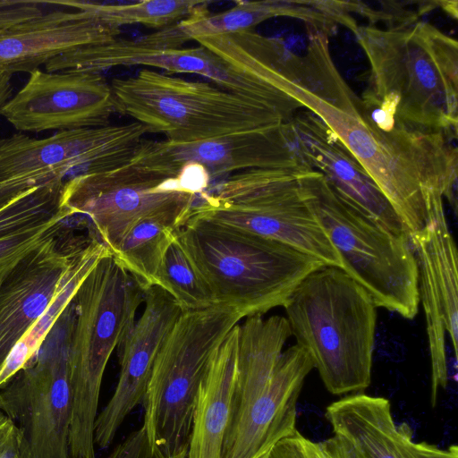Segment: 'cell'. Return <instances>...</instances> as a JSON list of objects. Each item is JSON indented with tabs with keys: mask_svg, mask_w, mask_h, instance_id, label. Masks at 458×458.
I'll list each match as a JSON object with an SVG mask.
<instances>
[{
	"mask_svg": "<svg viewBox=\"0 0 458 458\" xmlns=\"http://www.w3.org/2000/svg\"><path fill=\"white\" fill-rule=\"evenodd\" d=\"M276 84L316 115L375 182L411 236L421 231L435 205L446 199L457 209L456 138L398 123L383 129L335 66L328 35L309 30L303 56L279 67Z\"/></svg>",
	"mask_w": 458,
	"mask_h": 458,
	"instance_id": "6da1fadb",
	"label": "cell"
},
{
	"mask_svg": "<svg viewBox=\"0 0 458 458\" xmlns=\"http://www.w3.org/2000/svg\"><path fill=\"white\" fill-rule=\"evenodd\" d=\"M369 66L361 100L411 128L457 138L458 44L427 21L352 32Z\"/></svg>",
	"mask_w": 458,
	"mask_h": 458,
	"instance_id": "7a4b0ae2",
	"label": "cell"
},
{
	"mask_svg": "<svg viewBox=\"0 0 458 458\" xmlns=\"http://www.w3.org/2000/svg\"><path fill=\"white\" fill-rule=\"evenodd\" d=\"M296 344L310 354L332 394L360 393L371 382L377 305L343 269L309 274L284 303Z\"/></svg>",
	"mask_w": 458,
	"mask_h": 458,
	"instance_id": "3957f363",
	"label": "cell"
},
{
	"mask_svg": "<svg viewBox=\"0 0 458 458\" xmlns=\"http://www.w3.org/2000/svg\"><path fill=\"white\" fill-rule=\"evenodd\" d=\"M143 301L144 288L111 253L98 261L75 293L69 340L72 458H96L94 426L104 372Z\"/></svg>",
	"mask_w": 458,
	"mask_h": 458,
	"instance_id": "277c9868",
	"label": "cell"
},
{
	"mask_svg": "<svg viewBox=\"0 0 458 458\" xmlns=\"http://www.w3.org/2000/svg\"><path fill=\"white\" fill-rule=\"evenodd\" d=\"M111 88L118 113L174 142L281 129L304 109L297 100L261 101L148 69L114 79Z\"/></svg>",
	"mask_w": 458,
	"mask_h": 458,
	"instance_id": "5b68a950",
	"label": "cell"
},
{
	"mask_svg": "<svg viewBox=\"0 0 458 458\" xmlns=\"http://www.w3.org/2000/svg\"><path fill=\"white\" fill-rule=\"evenodd\" d=\"M176 235L216 305L244 318L283 306L311 272L326 266L282 242L188 217Z\"/></svg>",
	"mask_w": 458,
	"mask_h": 458,
	"instance_id": "8992f818",
	"label": "cell"
},
{
	"mask_svg": "<svg viewBox=\"0 0 458 458\" xmlns=\"http://www.w3.org/2000/svg\"><path fill=\"white\" fill-rule=\"evenodd\" d=\"M198 47L156 48L141 38L119 37L102 45L84 47L56 56L45 64L47 72H99L117 66L145 65L168 72L193 73L219 88L243 97L285 104L296 99L276 85L274 61L268 49L246 34L196 38Z\"/></svg>",
	"mask_w": 458,
	"mask_h": 458,
	"instance_id": "52a82bcc",
	"label": "cell"
},
{
	"mask_svg": "<svg viewBox=\"0 0 458 458\" xmlns=\"http://www.w3.org/2000/svg\"><path fill=\"white\" fill-rule=\"evenodd\" d=\"M244 318L214 305L182 311L157 354L142 399L143 423L157 458H187L199 383L230 331Z\"/></svg>",
	"mask_w": 458,
	"mask_h": 458,
	"instance_id": "ba28073f",
	"label": "cell"
},
{
	"mask_svg": "<svg viewBox=\"0 0 458 458\" xmlns=\"http://www.w3.org/2000/svg\"><path fill=\"white\" fill-rule=\"evenodd\" d=\"M298 177L302 196L340 257L343 270L370 294L377 307L413 318L420 297L410 239L392 233L351 208L321 173L301 168Z\"/></svg>",
	"mask_w": 458,
	"mask_h": 458,
	"instance_id": "9c48e42d",
	"label": "cell"
},
{
	"mask_svg": "<svg viewBox=\"0 0 458 458\" xmlns=\"http://www.w3.org/2000/svg\"><path fill=\"white\" fill-rule=\"evenodd\" d=\"M298 169L254 168L196 195L188 217L274 240L343 269L301 190ZM187 217V218H188Z\"/></svg>",
	"mask_w": 458,
	"mask_h": 458,
	"instance_id": "30bf717a",
	"label": "cell"
},
{
	"mask_svg": "<svg viewBox=\"0 0 458 458\" xmlns=\"http://www.w3.org/2000/svg\"><path fill=\"white\" fill-rule=\"evenodd\" d=\"M72 302L36 356L1 390L0 411L18 430L17 458H72L69 340Z\"/></svg>",
	"mask_w": 458,
	"mask_h": 458,
	"instance_id": "8fae6325",
	"label": "cell"
},
{
	"mask_svg": "<svg viewBox=\"0 0 458 458\" xmlns=\"http://www.w3.org/2000/svg\"><path fill=\"white\" fill-rule=\"evenodd\" d=\"M148 132V127L134 122L57 131L43 139L22 133L0 137V204L72 173L79 175L123 165Z\"/></svg>",
	"mask_w": 458,
	"mask_h": 458,
	"instance_id": "7c38bea8",
	"label": "cell"
},
{
	"mask_svg": "<svg viewBox=\"0 0 458 458\" xmlns=\"http://www.w3.org/2000/svg\"><path fill=\"white\" fill-rule=\"evenodd\" d=\"M196 195L175 177H161L128 163L105 172L74 175L64 181L61 207L88 218L89 229L111 254L139 221L191 209Z\"/></svg>",
	"mask_w": 458,
	"mask_h": 458,
	"instance_id": "4fadbf2b",
	"label": "cell"
},
{
	"mask_svg": "<svg viewBox=\"0 0 458 458\" xmlns=\"http://www.w3.org/2000/svg\"><path fill=\"white\" fill-rule=\"evenodd\" d=\"M88 231L63 230L0 279V369L72 278L92 242Z\"/></svg>",
	"mask_w": 458,
	"mask_h": 458,
	"instance_id": "5bb4252c",
	"label": "cell"
},
{
	"mask_svg": "<svg viewBox=\"0 0 458 458\" xmlns=\"http://www.w3.org/2000/svg\"><path fill=\"white\" fill-rule=\"evenodd\" d=\"M115 113L111 84L102 73L40 69L0 108V115L21 132L104 127Z\"/></svg>",
	"mask_w": 458,
	"mask_h": 458,
	"instance_id": "9a60e30c",
	"label": "cell"
},
{
	"mask_svg": "<svg viewBox=\"0 0 458 458\" xmlns=\"http://www.w3.org/2000/svg\"><path fill=\"white\" fill-rule=\"evenodd\" d=\"M189 163L204 166L211 180L254 168H308L296 153L290 122L281 129L193 142L141 140L128 162L134 168L161 177H175Z\"/></svg>",
	"mask_w": 458,
	"mask_h": 458,
	"instance_id": "2e32d148",
	"label": "cell"
},
{
	"mask_svg": "<svg viewBox=\"0 0 458 458\" xmlns=\"http://www.w3.org/2000/svg\"><path fill=\"white\" fill-rule=\"evenodd\" d=\"M418 267L419 297L426 317L431 385L430 403L448 384L445 337L448 334L457 359L458 273L457 249L448 228L444 202L436 205L427 225L411 236Z\"/></svg>",
	"mask_w": 458,
	"mask_h": 458,
	"instance_id": "e0dca14e",
	"label": "cell"
},
{
	"mask_svg": "<svg viewBox=\"0 0 458 458\" xmlns=\"http://www.w3.org/2000/svg\"><path fill=\"white\" fill-rule=\"evenodd\" d=\"M143 302L140 319L119 346L115 390L95 421L94 443L100 449L112 444L125 418L141 404L160 346L182 313L177 301L159 286L146 288Z\"/></svg>",
	"mask_w": 458,
	"mask_h": 458,
	"instance_id": "ac0fdd59",
	"label": "cell"
},
{
	"mask_svg": "<svg viewBox=\"0 0 458 458\" xmlns=\"http://www.w3.org/2000/svg\"><path fill=\"white\" fill-rule=\"evenodd\" d=\"M290 131L301 163L321 173L343 201L392 233L411 239L409 229L375 182L316 115L301 110L291 121Z\"/></svg>",
	"mask_w": 458,
	"mask_h": 458,
	"instance_id": "d6986e66",
	"label": "cell"
},
{
	"mask_svg": "<svg viewBox=\"0 0 458 458\" xmlns=\"http://www.w3.org/2000/svg\"><path fill=\"white\" fill-rule=\"evenodd\" d=\"M314 369L297 344L282 352L267 386L230 424L223 458H255L296 429V406Z\"/></svg>",
	"mask_w": 458,
	"mask_h": 458,
	"instance_id": "ffe728a7",
	"label": "cell"
},
{
	"mask_svg": "<svg viewBox=\"0 0 458 458\" xmlns=\"http://www.w3.org/2000/svg\"><path fill=\"white\" fill-rule=\"evenodd\" d=\"M325 416L350 458H458L456 445L443 449L414 441L408 424H395L384 397L347 395L329 404Z\"/></svg>",
	"mask_w": 458,
	"mask_h": 458,
	"instance_id": "44dd1931",
	"label": "cell"
},
{
	"mask_svg": "<svg viewBox=\"0 0 458 458\" xmlns=\"http://www.w3.org/2000/svg\"><path fill=\"white\" fill-rule=\"evenodd\" d=\"M120 34V27L86 11L53 5L37 18L0 30V73H30L56 56L106 44Z\"/></svg>",
	"mask_w": 458,
	"mask_h": 458,
	"instance_id": "7402d4cb",
	"label": "cell"
},
{
	"mask_svg": "<svg viewBox=\"0 0 458 458\" xmlns=\"http://www.w3.org/2000/svg\"><path fill=\"white\" fill-rule=\"evenodd\" d=\"M239 324L212 355L199 383L187 458H223L236 382Z\"/></svg>",
	"mask_w": 458,
	"mask_h": 458,
	"instance_id": "603a6c76",
	"label": "cell"
},
{
	"mask_svg": "<svg viewBox=\"0 0 458 458\" xmlns=\"http://www.w3.org/2000/svg\"><path fill=\"white\" fill-rule=\"evenodd\" d=\"M211 1L199 6L186 19L173 25L174 38L178 45L199 38L235 34L274 17L284 16L301 20L309 28L325 30L332 20L319 1H237L229 10L210 14Z\"/></svg>",
	"mask_w": 458,
	"mask_h": 458,
	"instance_id": "cb8c5ba5",
	"label": "cell"
},
{
	"mask_svg": "<svg viewBox=\"0 0 458 458\" xmlns=\"http://www.w3.org/2000/svg\"><path fill=\"white\" fill-rule=\"evenodd\" d=\"M291 335L289 323L283 316L264 318L262 315H254L239 325L236 382L230 424L267 386Z\"/></svg>",
	"mask_w": 458,
	"mask_h": 458,
	"instance_id": "d4e9b609",
	"label": "cell"
},
{
	"mask_svg": "<svg viewBox=\"0 0 458 458\" xmlns=\"http://www.w3.org/2000/svg\"><path fill=\"white\" fill-rule=\"evenodd\" d=\"M189 211L168 212L139 221L129 229L112 253L144 290L155 286L163 255L176 230L186 223Z\"/></svg>",
	"mask_w": 458,
	"mask_h": 458,
	"instance_id": "484cf974",
	"label": "cell"
},
{
	"mask_svg": "<svg viewBox=\"0 0 458 458\" xmlns=\"http://www.w3.org/2000/svg\"><path fill=\"white\" fill-rule=\"evenodd\" d=\"M208 0H145L133 4H106L91 1L54 0L51 5L81 10L99 21L117 27L141 24L157 30L175 24Z\"/></svg>",
	"mask_w": 458,
	"mask_h": 458,
	"instance_id": "4316f807",
	"label": "cell"
},
{
	"mask_svg": "<svg viewBox=\"0 0 458 458\" xmlns=\"http://www.w3.org/2000/svg\"><path fill=\"white\" fill-rule=\"evenodd\" d=\"M108 253L111 252L104 243L98 239L93 240L86 256L72 278L58 293L44 315L16 344L6 359L0 369V390L36 356L48 333L72 301L81 282L98 261Z\"/></svg>",
	"mask_w": 458,
	"mask_h": 458,
	"instance_id": "83f0119b",
	"label": "cell"
},
{
	"mask_svg": "<svg viewBox=\"0 0 458 458\" xmlns=\"http://www.w3.org/2000/svg\"><path fill=\"white\" fill-rule=\"evenodd\" d=\"M166 291L182 311L216 305L213 295L175 235L161 259L156 284Z\"/></svg>",
	"mask_w": 458,
	"mask_h": 458,
	"instance_id": "f1b7e54d",
	"label": "cell"
},
{
	"mask_svg": "<svg viewBox=\"0 0 458 458\" xmlns=\"http://www.w3.org/2000/svg\"><path fill=\"white\" fill-rule=\"evenodd\" d=\"M64 180H54L0 204V237L42 223L61 209Z\"/></svg>",
	"mask_w": 458,
	"mask_h": 458,
	"instance_id": "f546056e",
	"label": "cell"
},
{
	"mask_svg": "<svg viewBox=\"0 0 458 458\" xmlns=\"http://www.w3.org/2000/svg\"><path fill=\"white\" fill-rule=\"evenodd\" d=\"M74 216L63 208L49 219L0 237V279L16 264L64 229V222Z\"/></svg>",
	"mask_w": 458,
	"mask_h": 458,
	"instance_id": "4dcf8cb0",
	"label": "cell"
},
{
	"mask_svg": "<svg viewBox=\"0 0 458 458\" xmlns=\"http://www.w3.org/2000/svg\"><path fill=\"white\" fill-rule=\"evenodd\" d=\"M267 458H350L335 437L324 441H313L298 430L279 440L268 451Z\"/></svg>",
	"mask_w": 458,
	"mask_h": 458,
	"instance_id": "1f68e13d",
	"label": "cell"
},
{
	"mask_svg": "<svg viewBox=\"0 0 458 458\" xmlns=\"http://www.w3.org/2000/svg\"><path fill=\"white\" fill-rule=\"evenodd\" d=\"M47 6L46 1L0 0V30L42 15Z\"/></svg>",
	"mask_w": 458,
	"mask_h": 458,
	"instance_id": "d6a6232c",
	"label": "cell"
},
{
	"mask_svg": "<svg viewBox=\"0 0 458 458\" xmlns=\"http://www.w3.org/2000/svg\"><path fill=\"white\" fill-rule=\"evenodd\" d=\"M105 458H157L143 426L131 432Z\"/></svg>",
	"mask_w": 458,
	"mask_h": 458,
	"instance_id": "836d02e7",
	"label": "cell"
},
{
	"mask_svg": "<svg viewBox=\"0 0 458 458\" xmlns=\"http://www.w3.org/2000/svg\"><path fill=\"white\" fill-rule=\"evenodd\" d=\"M18 444L15 424L0 411V458H17Z\"/></svg>",
	"mask_w": 458,
	"mask_h": 458,
	"instance_id": "e575fe53",
	"label": "cell"
},
{
	"mask_svg": "<svg viewBox=\"0 0 458 458\" xmlns=\"http://www.w3.org/2000/svg\"><path fill=\"white\" fill-rule=\"evenodd\" d=\"M12 76L13 74L6 72L0 73V108L12 96Z\"/></svg>",
	"mask_w": 458,
	"mask_h": 458,
	"instance_id": "d590c367",
	"label": "cell"
},
{
	"mask_svg": "<svg viewBox=\"0 0 458 458\" xmlns=\"http://www.w3.org/2000/svg\"><path fill=\"white\" fill-rule=\"evenodd\" d=\"M269 450H270V449H269ZM269 450H268V451H269ZM268 451L264 452V453H262V454H259V455H258V456H256L255 458H267V454Z\"/></svg>",
	"mask_w": 458,
	"mask_h": 458,
	"instance_id": "8d00e7d4",
	"label": "cell"
}]
</instances>
